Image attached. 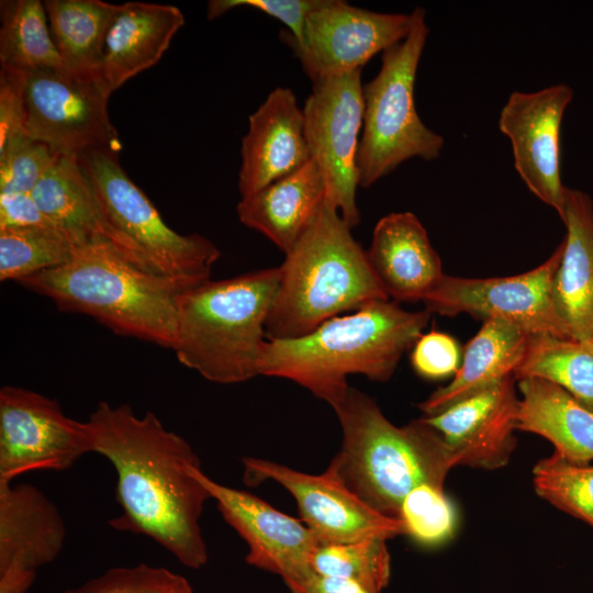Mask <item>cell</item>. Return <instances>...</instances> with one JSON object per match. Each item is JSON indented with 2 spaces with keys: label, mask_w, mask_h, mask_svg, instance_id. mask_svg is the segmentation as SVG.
Wrapping results in <instances>:
<instances>
[{
  "label": "cell",
  "mask_w": 593,
  "mask_h": 593,
  "mask_svg": "<svg viewBox=\"0 0 593 593\" xmlns=\"http://www.w3.org/2000/svg\"><path fill=\"white\" fill-rule=\"evenodd\" d=\"M91 452L114 467L122 514L111 527L149 537L183 566L198 570L209 559L200 519L208 490L192 475L201 466L191 445L167 429L153 412L99 402L86 421Z\"/></svg>",
  "instance_id": "cell-1"
},
{
  "label": "cell",
  "mask_w": 593,
  "mask_h": 593,
  "mask_svg": "<svg viewBox=\"0 0 593 593\" xmlns=\"http://www.w3.org/2000/svg\"><path fill=\"white\" fill-rule=\"evenodd\" d=\"M430 313L377 301L335 316L313 332L267 340L260 374L289 379L331 406L348 389L347 377L385 382L427 326Z\"/></svg>",
  "instance_id": "cell-2"
},
{
  "label": "cell",
  "mask_w": 593,
  "mask_h": 593,
  "mask_svg": "<svg viewBox=\"0 0 593 593\" xmlns=\"http://www.w3.org/2000/svg\"><path fill=\"white\" fill-rule=\"evenodd\" d=\"M332 407L343 443L326 468L376 512L399 519L414 488H444L456 460L439 433L424 417L392 424L366 393L348 387Z\"/></svg>",
  "instance_id": "cell-3"
},
{
  "label": "cell",
  "mask_w": 593,
  "mask_h": 593,
  "mask_svg": "<svg viewBox=\"0 0 593 593\" xmlns=\"http://www.w3.org/2000/svg\"><path fill=\"white\" fill-rule=\"evenodd\" d=\"M18 283L61 311L88 315L116 334L169 349L178 298L197 286L143 271L105 242L77 247L67 262Z\"/></svg>",
  "instance_id": "cell-4"
},
{
  "label": "cell",
  "mask_w": 593,
  "mask_h": 593,
  "mask_svg": "<svg viewBox=\"0 0 593 593\" xmlns=\"http://www.w3.org/2000/svg\"><path fill=\"white\" fill-rule=\"evenodd\" d=\"M351 227L327 200L286 254L266 322L268 340L304 336L326 321L389 296Z\"/></svg>",
  "instance_id": "cell-5"
},
{
  "label": "cell",
  "mask_w": 593,
  "mask_h": 593,
  "mask_svg": "<svg viewBox=\"0 0 593 593\" xmlns=\"http://www.w3.org/2000/svg\"><path fill=\"white\" fill-rule=\"evenodd\" d=\"M278 282L277 267L209 279L183 291L172 346L179 362L222 384L259 376Z\"/></svg>",
  "instance_id": "cell-6"
},
{
  "label": "cell",
  "mask_w": 593,
  "mask_h": 593,
  "mask_svg": "<svg viewBox=\"0 0 593 593\" xmlns=\"http://www.w3.org/2000/svg\"><path fill=\"white\" fill-rule=\"evenodd\" d=\"M79 164L99 202L110 232V245L148 273L200 284L210 279L220 249L206 237L169 227L146 194L109 148L82 154Z\"/></svg>",
  "instance_id": "cell-7"
},
{
  "label": "cell",
  "mask_w": 593,
  "mask_h": 593,
  "mask_svg": "<svg viewBox=\"0 0 593 593\" xmlns=\"http://www.w3.org/2000/svg\"><path fill=\"white\" fill-rule=\"evenodd\" d=\"M407 36L382 53L377 76L362 87L363 122L357 155L359 186L367 188L414 157L432 160L444 146L441 135L417 114L414 86L429 33L426 12H412Z\"/></svg>",
  "instance_id": "cell-8"
},
{
  "label": "cell",
  "mask_w": 593,
  "mask_h": 593,
  "mask_svg": "<svg viewBox=\"0 0 593 593\" xmlns=\"http://www.w3.org/2000/svg\"><path fill=\"white\" fill-rule=\"evenodd\" d=\"M361 69L313 82L303 111L311 159L326 184V200L353 228L360 213L357 155L363 122Z\"/></svg>",
  "instance_id": "cell-9"
},
{
  "label": "cell",
  "mask_w": 593,
  "mask_h": 593,
  "mask_svg": "<svg viewBox=\"0 0 593 593\" xmlns=\"http://www.w3.org/2000/svg\"><path fill=\"white\" fill-rule=\"evenodd\" d=\"M108 100L96 81L63 69L24 71L25 132L57 155L79 158L92 149L119 152Z\"/></svg>",
  "instance_id": "cell-10"
},
{
  "label": "cell",
  "mask_w": 593,
  "mask_h": 593,
  "mask_svg": "<svg viewBox=\"0 0 593 593\" xmlns=\"http://www.w3.org/2000/svg\"><path fill=\"white\" fill-rule=\"evenodd\" d=\"M563 250L561 242L536 268L511 277L462 278L445 275L423 300L430 314H469L483 322L500 318L529 334L570 338L556 312L552 282Z\"/></svg>",
  "instance_id": "cell-11"
},
{
  "label": "cell",
  "mask_w": 593,
  "mask_h": 593,
  "mask_svg": "<svg viewBox=\"0 0 593 593\" xmlns=\"http://www.w3.org/2000/svg\"><path fill=\"white\" fill-rule=\"evenodd\" d=\"M91 452L87 422L68 417L59 403L32 390H0V481L37 470L63 471Z\"/></svg>",
  "instance_id": "cell-12"
},
{
  "label": "cell",
  "mask_w": 593,
  "mask_h": 593,
  "mask_svg": "<svg viewBox=\"0 0 593 593\" xmlns=\"http://www.w3.org/2000/svg\"><path fill=\"white\" fill-rule=\"evenodd\" d=\"M243 480L254 486L267 480L282 485L295 500L301 521L320 545L404 535L400 519L384 516L325 470L309 474L270 460L243 457Z\"/></svg>",
  "instance_id": "cell-13"
},
{
  "label": "cell",
  "mask_w": 593,
  "mask_h": 593,
  "mask_svg": "<svg viewBox=\"0 0 593 593\" xmlns=\"http://www.w3.org/2000/svg\"><path fill=\"white\" fill-rule=\"evenodd\" d=\"M412 14L381 13L343 0H323L306 18L302 41L287 42L312 82L361 69L403 41Z\"/></svg>",
  "instance_id": "cell-14"
},
{
  "label": "cell",
  "mask_w": 593,
  "mask_h": 593,
  "mask_svg": "<svg viewBox=\"0 0 593 593\" xmlns=\"http://www.w3.org/2000/svg\"><path fill=\"white\" fill-rule=\"evenodd\" d=\"M572 98L573 90L567 83L534 92L514 91L499 118V128L511 142L517 174L528 190L555 209L561 220L566 186L561 180L560 135Z\"/></svg>",
  "instance_id": "cell-15"
},
{
  "label": "cell",
  "mask_w": 593,
  "mask_h": 593,
  "mask_svg": "<svg viewBox=\"0 0 593 593\" xmlns=\"http://www.w3.org/2000/svg\"><path fill=\"white\" fill-rule=\"evenodd\" d=\"M191 473L216 502L224 521L247 544L248 564L278 574L283 581L311 569L320 542L301 519L249 492L212 480L201 466L192 467Z\"/></svg>",
  "instance_id": "cell-16"
},
{
  "label": "cell",
  "mask_w": 593,
  "mask_h": 593,
  "mask_svg": "<svg viewBox=\"0 0 593 593\" xmlns=\"http://www.w3.org/2000/svg\"><path fill=\"white\" fill-rule=\"evenodd\" d=\"M514 376L445 411L424 416L443 437L457 466L482 470L505 467L516 448L518 400Z\"/></svg>",
  "instance_id": "cell-17"
},
{
  "label": "cell",
  "mask_w": 593,
  "mask_h": 593,
  "mask_svg": "<svg viewBox=\"0 0 593 593\" xmlns=\"http://www.w3.org/2000/svg\"><path fill=\"white\" fill-rule=\"evenodd\" d=\"M242 139L238 189L248 197L311 160L303 111L293 91L276 88L249 116Z\"/></svg>",
  "instance_id": "cell-18"
},
{
  "label": "cell",
  "mask_w": 593,
  "mask_h": 593,
  "mask_svg": "<svg viewBox=\"0 0 593 593\" xmlns=\"http://www.w3.org/2000/svg\"><path fill=\"white\" fill-rule=\"evenodd\" d=\"M366 253L382 289L395 301H423L445 276L425 227L412 212L381 217Z\"/></svg>",
  "instance_id": "cell-19"
},
{
  "label": "cell",
  "mask_w": 593,
  "mask_h": 593,
  "mask_svg": "<svg viewBox=\"0 0 593 593\" xmlns=\"http://www.w3.org/2000/svg\"><path fill=\"white\" fill-rule=\"evenodd\" d=\"M184 24L175 5L125 2L119 4L109 27L97 83L110 97L143 70L156 65Z\"/></svg>",
  "instance_id": "cell-20"
},
{
  "label": "cell",
  "mask_w": 593,
  "mask_h": 593,
  "mask_svg": "<svg viewBox=\"0 0 593 593\" xmlns=\"http://www.w3.org/2000/svg\"><path fill=\"white\" fill-rule=\"evenodd\" d=\"M567 228L563 250L552 282L556 312L572 339L593 334V201L582 190H564L561 220Z\"/></svg>",
  "instance_id": "cell-21"
},
{
  "label": "cell",
  "mask_w": 593,
  "mask_h": 593,
  "mask_svg": "<svg viewBox=\"0 0 593 593\" xmlns=\"http://www.w3.org/2000/svg\"><path fill=\"white\" fill-rule=\"evenodd\" d=\"M65 539L63 516L40 489L0 481V571H36L59 556Z\"/></svg>",
  "instance_id": "cell-22"
},
{
  "label": "cell",
  "mask_w": 593,
  "mask_h": 593,
  "mask_svg": "<svg viewBox=\"0 0 593 593\" xmlns=\"http://www.w3.org/2000/svg\"><path fill=\"white\" fill-rule=\"evenodd\" d=\"M326 200V184L311 159L292 174L242 198L239 221L289 253L311 226Z\"/></svg>",
  "instance_id": "cell-23"
},
{
  "label": "cell",
  "mask_w": 593,
  "mask_h": 593,
  "mask_svg": "<svg viewBox=\"0 0 593 593\" xmlns=\"http://www.w3.org/2000/svg\"><path fill=\"white\" fill-rule=\"evenodd\" d=\"M528 337L529 333L507 321H484L466 345L462 361L452 380L436 389L418 404V409L425 416L436 415L514 376L523 359Z\"/></svg>",
  "instance_id": "cell-24"
},
{
  "label": "cell",
  "mask_w": 593,
  "mask_h": 593,
  "mask_svg": "<svg viewBox=\"0 0 593 593\" xmlns=\"http://www.w3.org/2000/svg\"><path fill=\"white\" fill-rule=\"evenodd\" d=\"M517 429L550 441L562 458L593 460V412L559 385L538 378L517 381Z\"/></svg>",
  "instance_id": "cell-25"
},
{
  "label": "cell",
  "mask_w": 593,
  "mask_h": 593,
  "mask_svg": "<svg viewBox=\"0 0 593 593\" xmlns=\"http://www.w3.org/2000/svg\"><path fill=\"white\" fill-rule=\"evenodd\" d=\"M31 193L42 212L76 247L110 244L108 224L77 157L59 155Z\"/></svg>",
  "instance_id": "cell-26"
},
{
  "label": "cell",
  "mask_w": 593,
  "mask_h": 593,
  "mask_svg": "<svg viewBox=\"0 0 593 593\" xmlns=\"http://www.w3.org/2000/svg\"><path fill=\"white\" fill-rule=\"evenodd\" d=\"M44 7L63 70L97 82L105 37L119 4L101 0H46Z\"/></svg>",
  "instance_id": "cell-27"
},
{
  "label": "cell",
  "mask_w": 593,
  "mask_h": 593,
  "mask_svg": "<svg viewBox=\"0 0 593 593\" xmlns=\"http://www.w3.org/2000/svg\"><path fill=\"white\" fill-rule=\"evenodd\" d=\"M514 378L552 382L593 412V348L589 342L529 334Z\"/></svg>",
  "instance_id": "cell-28"
},
{
  "label": "cell",
  "mask_w": 593,
  "mask_h": 593,
  "mask_svg": "<svg viewBox=\"0 0 593 593\" xmlns=\"http://www.w3.org/2000/svg\"><path fill=\"white\" fill-rule=\"evenodd\" d=\"M0 9L1 66L22 71L63 69L44 2L5 0Z\"/></svg>",
  "instance_id": "cell-29"
},
{
  "label": "cell",
  "mask_w": 593,
  "mask_h": 593,
  "mask_svg": "<svg viewBox=\"0 0 593 593\" xmlns=\"http://www.w3.org/2000/svg\"><path fill=\"white\" fill-rule=\"evenodd\" d=\"M77 247L51 227L0 230V280L19 281L67 262Z\"/></svg>",
  "instance_id": "cell-30"
},
{
  "label": "cell",
  "mask_w": 593,
  "mask_h": 593,
  "mask_svg": "<svg viewBox=\"0 0 593 593\" xmlns=\"http://www.w3.org/2000/svg\"><path fill=\"white\" fill-rule=\"evenodd\" d=\"M387 539L368 538L347 544L318 545L311 568L325 575L353 581L372 593L390 582L391 557Z\"/></svg>",
  "instance_id": "cell-31"
},
{
  "label": "cell",
  "mask_w": 593,
  "mask_h": 593,
  "mask_svg": "<svg viewBox=\"0 0 593 593\" xmlns=\"http://www.w3.org/2000/svg\"><path fill=\"white\" fill-rule=\"evenodd\" d=\"M533 485L544 501L593 528V465L552 452L534 466Z\"/></svg>",
  "instance_id": "cell-32"
},
{
  "label": "cell",
  "mask_w": 593,
  "mask_h": 593,
  "mask_svg": "<svg viewBox=\"0 0 593 593\" xmlns=\"http://www.w3.org/2000/svg\"><path fill=\"white\" fill-rule=\"evenodd\" d=\"M399 519L404 535L423 546L433 547L452 537L457 516L444 488L424 483L405 495Z\"/></svg>",
  "instance_id": "cell-33"
},
{
  "label": "cell",
  "mask_w": 593,
  "mask_h": 593,
  "mask_svg": "<svg viewBox=\"0 0 593 593\" xmlns=\"http://www.w3.org/2000/svg\"><path fill=\"white\" fill-rule=\"evenodd\" d=\"M59 155L26 133L0 144V192H31Z\"/></svg>",
  "instance_id": "cell-34"
},
{
  "label": "cell",
  "mask_w": 593,
  "mask_h": 593,
  "mask_svg": "<svg viewBox=\"0 0 593 593\" xmlns=\"http://www.w3.org/2000/svg\"><path fill=\"white\" fill-rule=\"evenodd\" d=\"M178 575L146 563L116 567L64 593H169Z\"/></svg>",
  "instance_id": "cell-35"
},
{
  "label": "cell",
  "mask_w": 593,
  "mask_h": 593,
  "mask_svg": "<svg viewBox=\"0 0 593 593\" xmlns=\"http://www.w3.org/2000/svg\"><path fill=\"white\" fill-rule=\"evenodd\" d=\"M323 0H211L206 16L216 19L232 9L249 7L282 22L288 31L281 32L282 41L300 43L307 15L322 4Z\"/></svg>",
  "instance_id": "cell-36"
},
{
  "label": "cell",
  "mask_w": 593,
  "mask_h": 593,
  "mask_svg": "<svg viewBox=\"0 0 593 593\" xmlns=\"http://www.w3.org/2000/svg\"><path fill=\"white\" fill-rule=\"evenodd\" d=\"M460 347L450 335L437 331L422 334L412 347L411 365L425 379L455 376L460 367Z\"/></svg>",
  "instance_id": "cell-37"
},
{
  "label": "cell",
  "mask_w": 593,
  "mask_h": 593,
  "mask_svg": "<svg viewBox=\"0 0 593 593\" xmlns=\"http://www.w3.org/2000/svg\"><path fill=\"white\" fill-rule=\"evenodd\" d=\"M25 132L24 71L0 66V144Z\"/></svg>",
  "instance_id": "cell-38"
},
{
  "label": "cell",
  "mask_w": 593,
  "mask_h": 593,
  "mask_svg": "<svg viewBox=\"0 0 593 593\" xmlns=\"http://www.w3.org/2000/svg\"><path fill=\"white\" fill-rule=\"evenodd\" d=\"M11 227L58 230L42 212L31 192H0V230Z\"/></svg>",
  "instance_id": "cell-39"
},
{
  "label": "cell",
  "mask_w": 593,
  "mask_h": 593,
  "mask_svg": "<svg viewBox=\"0 0 593 593\" xmlns=\"http://www.w3.org/2000/svg\"><path fill=\"white\" fill-rule=\"evenodd\" d=\"M284 583L290 593H372L353 581L321 574L312 568Z\"/></svg>",
  "instance_id": "cell-40"
},
{
  "label": "cell",
  "mask_w": 593,
  "mask_h": 593,
  "mask_svg": "<svg viewBox=\"0 0 593 593\" xmlns=\"http://www.w3.org/2000/svg\"><path fill=\"white\" fill-rule=\"evenodd\" d=\"M36 571L9 567L0 571V593H26L32 586Z\"/></svg>",
  "instance_id": "cell-41"
},
{
  "label": "cell",
  "mask_w": 593,
  "mask_h": 593,
  "mask_svg": "<svg viewBox=\"0 0 593 593\" xmlns=\"http://www.w3.org/2000/svg\"><path fill=\"white\" fill-rule=\"evenodd\" d=\"M169 593H193V591L189 581L179 574Z\"/></svg>",
  "instance_id": "cell-42"
},
{
  "label": "cell",
  "mask_w": 593,
  "mask_h": 593,
  "mask_svg": "<svg viewBox=\"0 0 593 593\" xmlns=\"http://www.w3.org/2000/svg\"><path fill=\"white\" fill-rule=\"evenodd\" d=\"M588 342H589V344H590V345L592 346V348H593V334H592L591 338H590Z\"/></svg>",
  "instance_id": "cell-43"
}]
</instances>
